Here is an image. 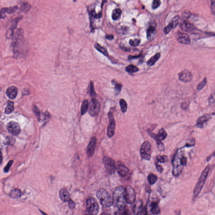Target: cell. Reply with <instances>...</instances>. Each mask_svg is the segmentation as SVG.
Wrapping results in <instances>:
<instances>
[{"label": "cell", "mask_w": 215, "mask_h": 215, "mask_svg": "<svg viewBox=\"0 0 215 215\" xmlns=\"http://www.w3.org/2000/svg\"><path fill=\"white\" fill-rule=\"evenodd\" d=\"M157 159L158 161L159 162L163 163L167 161L168 159V157L167 155H158L157 157Z\"/></svg>", "instance_id": "8d00e7d4"}, {"label": "cell", "mask_w": 215, "mask_h": 215, "mask_svg": "<svg viewBox=\"0 0 215 215\" xmlns=\"http://www.w3.org/2000/svg\"><path fill=\"white\" fill-rule=\"evenodd\" d=\"M126 71L128 72L134 73L138 72L139 69L137 66L133 65H129L125 68Z\"/></svg>", "instance_id": "4dcf8cb0"}, {"label": "cell", "mask_w": 215, "mask_h": 215, "mask_svg": "<svg viewBox=\"0 0 215 215\" xmlns=\"http://www.w3.org/2000/svg\"><path fill=\"white\" fill-rule=\"evenodd\" d=\"M109 123L108 127L107 135L109 137H111L114 135L115 128V122L113 115L111 112L108 113Z\"/></svg>", "instance_id": "4fadbf2b"}, {"label": "cell", "mask_w": 215, "mask_h": 215, "mask_svg": "<svg viewBox=\"0 0 215 215\" xmlns=\"http://www.w3.org/2000/svg\"><path fill=\"white\" fill-rule=\"evenodd\" d=\"M14 109V103L11 101H9L7 106L5 108V113L7 114H10L13 111Z\"/></svg>", "instance_id": "4316f807"}, {"label": "cell", "mask_w": 215, "mask_h": 215, "mask_svg": "<svg viewBox=\"0 0 215 215\" xmlns=\"http://www.w3.org/2000/svg\"><path fill=\"white\" fill-rule=\"evenodd\" d=\"M156 168L157 169V170L159 171V172H162L163 171V168L159 164L156 163Z\"/></svg>", "instance_id": "681fc988"}, {"label": "cell", "mask_w": 215, "mask_h": 215, "mask_svg": "<svg viewBox=\"0 0 215 215\" xmlns=\"http://www.w3.org/2000/svg\"><path fill=\"white\" fill-rule=\"evenodd\" d=\"M22 194V192L20 190L17 188H15L11 192L10 196L12 198H19L21 197Z\"/></svg>", "instance_id": "cb8c5ba5"}, {"label": "cell", "mask_w": 215, "mask_h": 215, "mask_svg": "<svg viewBox=\"0 0 215 215\" xmlns=\"http://www.w3.org/2000/svg\"><path fill=\"white\" fill-rule=\"evenodd\" d=\"M40 211L41 212L42 214V215H48L47 214H46V213H44V212H43V211H41V210H40Z\"/></svg>", "instance_id": "f5cc1de1"}, {"label": "cell", "mask_w": 215, "mask_h": 215, "mask_svg": "<svg viewBox=\"0 0 215 215\" xmlns=\"http://www.w3.org/2000/svg\"><path fill=\"white\" fill-rule=\"evenodd\" d=\"M140 40L139 39H135V40H129V43L131 46H137L139 45L140 43Z\"/></svg>", "instance_id": "ab89813d"}, {"label": "cell", "mask_w": 215, "mask_h": 215, "mask_svg": "<svg viewBox=\"0 0 215 215\" xmlns=\"http://www.w3.org/2000/svg\"><path fill=\"white\" fill-rule=\"evenodd\" d=\"M89 108V103L88 100H85L83 101L82 105L81 111L82 115H84L85 114Z\"/></svg>", "instance_id": "83f0119b"}, {"label": "cell", "mask_w": 215, "mask_h": 215, "mask_svg": "<svg viewBox=\"0 0 215 215\" xmlns=\"http://www.w3.org/2000/svg\"><path fill=\"white\" fill-rule=\"evenodd\" d=\"M31 8V5L28 3H23L21 6V10L24 12H27L29 11Z\"/></svg>", "instance_id": "d590c367"}, {"label": "cell", "mask_w": 215, "mask_h": 215, "mask_svg": "<svg viewBox=\"0 0 215 215\" xmlns=\"http://www.w3.org/2000/svg\"><path fill=\"white\" fill-rule=\"evenodd\" d=\"M160 56L161 54H159V53H158V54H155L154 56L152 57L148 61H147V64L148 65V66H152L153 65H154L155 62H157V61L159 60V58H160Z\"/></svg>", "instance_id": "d4e9b609"}, {"label": "cell", "mask_w": 215, "mask_h": 215, "mask_svg": "<svg viewBox=\"0 0 215 215\" xmlns=\"http://www.w3.org/2000/svg\"><path fill=\"white\" fill-rule=\"evenodd\" d=\"M122 85L119 83H116L115 84V92L116 94H119L121 90Z\"/></svg>", "instance_id": "b9f144b4"}, {"label": "cell", "mask_w": 215, "mask_h": 215, "mask_svg": "<svg viewBox=\"0 0 215 215\" xmlns=\"http://www.w3.org/2000/svg\"><path fill=\"white\" fill-rule=\"evenodd\" d=\"M89 92L91 96L92 97H94L96 96V93L94 89V85H93V82L92 81L90 82L89 86Z\"/></svg>", "instance_id": "e575fe53"}, {"label": "cell", "mask_w": 215, "mask_h": 215, "mask_svg": "<svg viewBox=\"0 0 215 215\" xmlns=\"http://www.w3.org/2000/svg\"><path fill=\"white\" fill-rule=\"evenodd\" d=\"M124 198L127 203L132 204L135 202L136 198L135 192L131 186H128L125 188Z\"/></svg>", "instance_id": "30bf717a"}, {"label": "cell", "mask_w": 215, "mask_h": 215, "mask_svg": "<svg viewBox=\"0 0 215 215\" xmlns=\"http://www.w3.org/2000/svg\"><path fill=\"white\" fill-rule=\"evenodd\" d=\"M7 128L9 132L13 135H18L21 132L20 125L15 121H11L9 122L7 125Z\"/></svg>", "instance_id": "7c38bea8"}, {"label": "cell", "mask_w": 215, "mask_h": 215, "mask_svg": "<svg viewBox=\"0 0 215 215\" xmlns=\"http://www.w3.org/2000/svg\"><path fill=\"white\" fill-rule=\"evenodd\" d=\"M15 140L11 137H7L5 139L4 143L6 145H12L15 144Z\"/></svg>", "instance_id": "836d02e7"}, {"label": "cell", "mask_w": 215, "mask_h": 215, "mask_svg": "<svg viewBox=\"0 0 215 215\" xmlns=\"http://www.w3.org/2000/svg\"><path fill=\"white\" fill-rule=\"evenodd\" d=\"M119 104L121 111L123 113H124L127 111V103L124 99H121L120 100Z\"/></svg>", "instance_id": "1f68e13d"}, {"label": "cell", "mask_w": 215, "mask_h": 215, "mask_svg": "<svg viewBox=\"0 0 215 215\" xmlns=\"http://www.w3.org/2000/svg\"><path fill=\"white\" fill-rule=\"evenodd\" d=\"M17 6H15L14 7H10L2 8L1 9V18H3L5 17V13H15L18 9Z\"/></svg>", "instance_id": "44dd1931"}, {"label": "cell", "mask_w": 215, "mask_h": 215, "mask_svg": "<svg viewBox=\"0 0 215 215\" xmlns=\"http://www.w3.org/2000/svg\"><path fill=\"white\" fill-rule=\"evenodd\" d=\"M103 161L106 171L108 174H112L115 172L116 166L114 160L110 157L106 156L103 159Z\"/></svg>", "instance_id": "9c48e42d"}, {"label": "cell", "mask_w": 215, "mask_h": 215, "mask_svg": "<svg viewBox=\"0 0 215 215\" xmlns=\"http://www.w3.org/2000/svg\"><path fill=\"white\" fill-rule=\"evenodd\" d=\"M101 215H108V214H106H106H103Z\"/></svg>", "instance_id": "db71d44e"}, {"label": "cell", "mask_w": 215, "mask_h": 215, "mask_svg": "<svg viewBox=\"0 0 215 215\" xmlns=\"http://www.w3.org/2000/svg\"><path fill=\"white\" fill-rule=\"evenodd\" d=\"M121 14V10L119 8L114 9L112 12V17L114 20H117L119 19Z\"/></svg>", "instance_id": "484cf974"}, {"label": "cell", "mask_w": 215, "mask_h": 215, "mask_svg": "<svg viewBox=\"0 0 215 215\" xmlns=\"http://www.w3.org/2000/svg\"><path fill=\"white\" fill-rule=\"evenodd\" d=\"M209 101L210 103H213L215 102V94H211V96L209 98Z\"/></svg>", "instance_id": "7dc6e473"}, {"label": "cell", "mask_w": 215, "mask_h": 215, "mask_svg": "<svg viewBox=\"0 0 215 215\" xmlns=\"http://www.w3.org/2000/svg\"><path fill=\"white\" fill-rule=\"evenodd\" d=\"M96 138L92 137L90 139L87 148V153L89 157H92L94 154L96 145Z\"/></svg>", "instance_id": "e0dca14e"}, {"label": "cell", "mask_w": 215, "mask_h": 215, "mask_svg": "<svg viewBox=\"0 0 215 215\" xmlns=\"http://www.w3.org/2000/svg\"><path fill=\"white\" fill-rule=\"evenodd\" d=\"M85 215H93L91 214H86Z\"/></svg>", "instance_id": "9f6ffc18"}, {"label": "cell", "mask_w": 215, "mask_h": 215, "mask_svg": "<svg viewBox=\"0 0 215 215\" xmlns=\"http://www.w3.org/2000/svg\"><path fill=\"white\" fill-rule=\"evenodd\" d=\"M59 196L60 198L64 202H69L70 200V195L69 192L66 189L63 188L59 192Z\"/></svg>", "instance_id": "7402d4cb"}, {"label": "cell", "mask_w": 215, "mask_h": 215, "mask_svg": "<svg viewBox=\"0 0 215 215\" xmlns=\"http://www.w3.org/2000/svg\"><path fill=\"white\" fill-rule=\"evenodd\" d=\"M156 34L155 28L152 26H151L147 28V36L148 40H151L153 39Z\"/></svg>", "instance_id": "603a6c76"}, {"label": "cell", "mask_w": 215, "mask_h": 215, "mask_svg": "<svg viewBox=\"0 0 215 215\" xmlns=\"http://www.w3.org/2000/svg\"><path fill=\"white\" fill-rule=\"evenodd\" d=\"M151 145L149 141H145L141 145L140 153L141 157L146 160H149L151 158Z\"/></svg>", "instance_id": "52a82bcc"}, {"label": "cell", "mask_w": 215, "mask_h": 215, "mask_svg": "<svg viewBox=\"0 0 215 215\" xmlns=\"http://www.w3.org/2000/svg\"><path fill=\"white\" fill-rule=\"evenodd\" d=\"M18 90L17 88L15 86L9 87L6 91V94L10 99H14L15 98L17 95Z\"/></svg>", "instance_id": "ffe728a7"}, {"label": "cell", "mask_w": 215, "mask_h": 215, "mask_svg": "<svg viewBox=\"0 0 215 215\" xmlns=\"http://www.w3.org/2000/svg\"><path fill=\"white\" fill-rule=\"evenodd\" d=\"M161 1L159 0H154L153 2L152 8L154 9H157L160 6Z\"/></svg>", "instance_id": "60d3db41"}, {"label": "cell", "mask_w": 215, "mask_h": 215, "mask_svg": "<svg viewBox=\"0 0 215 215\" xmlns=\"http://www.w3.org/2000/svg\"><path fill=\"white\" fill-rule=\"evenodd\" d=\"M211 118V115L206 113L200 117L197 120L196 126L199 128H202L205 123L208 122Z\"/></svg>", "instance_id": "d6986e66"}, {"label": "cell", "mask_w": 215, "mask_h": 215, "mask_svg": "<svg viewBox=\"0 0 215 215\" xmlns=\"http://www.w3.org/2000/svg\"><path fill=\"white\" fill-rule=\"evenodd\" d=\"M178 77L179 80L186 83L190 82L192 80V74L189 70L185 69L179 74Z\"/></svg>", "instance_id": "9a60e30c"}, {"label": "cell", "mask_w": 215, "mask_h": 215, "mask_svg": "<svg viewBox=\"0 0 215 215\" xmlns=\"http://www.w3.org/2000/svg\"><path fill=\"white\" fill-rule=\"evenodd\" d=\"M213 155H214V156H215V150L214 151V153H213Z\"/></svg>", "instance_id": "11a10c76"}, {"label": "cell", "mask_w": 215, "mask_h": 215, "mask_svg": "<svg viewBox=\"0 0 215 215\" xmlns=\"http://www.w3.org/2000/svg\"><path fill=\"white\" fill-rule=\"evenodd\" d=\"M210 169V166H208L202 171L200 177L199 179L198 183L194 187L193 191L194 198H196L201 191L202 189V187L204 186V184H205V181H206L207 177Z\"/></svg>", "instance_id": "5b68a950"}, {"label": "cell", "mask_w": 215, "mask_h": 215, "mask_svg": "<svg viewBox=\"0 0 215 215\" xmlns=\"http://www.w3.org/2000/svg\"><path fill=\"white\" fill-rule=\"evenodd\" d=\"M22 17H19L16 18L14 19L12 22V24L11 26L10 27L9 30H8L7 33V38H10L12 37L14 34V30L16 29L17 25L19 21L22 18Z\"/></svg>", "instance_id": "ac0fdd59"}, {"label": "cell", "mask_w": 215, "mask_h": 215, "mask_svg": "<svg viewBox=\"0 0 215 215\" xmlns=\"http://www.w3.org/2000/svg\"><path fill=\"white\" fill-rule=\"evenodd\" d=\"M183 154L178 150L174 155L172 159L173 166V175L176 177L181 175L183 169L184 165L182 162V158Z\"/></svg>", "instance_id": "7a4b0ae2"}, {"label": "cell", "mask_w": 215, "mask_h": 215, "mask_svg": "<svg viewBox=\"0 0 215 215\" xmlns=\"http://www.w3.org/2000/svg\"><path fill=\"white\" fill-rule=\"evenodd\" d=\"M106 38L108 39V40H112L113 38V36L112 35H107L106 36Z\"/></svg>", "instance_id": "816d5d0a"}, {"label": "cell", "mask_w": 215, "mask_h": 215, "mask_svg": "<svg viewBox=\"0 0 215 215\" xmlns=\"http://www.w3.org/2000/svg\"><path fill=\"white\" fill-rule=\"evenodd\" d=\"M195 144V141L194 139H191L190 141H188V143H186L185 146L186 147H192L194 146Z\"/></svg>", "instance_id": "f6af8a7d"}, {"label": "cell", "mask_w": 215, "mask_h": 215, "mask_svg": "<svg viewBox=\"0 0 215 215\" xmlns=\"http://www.w3.org/2000/svg\"><path fill=\"white\" fill-rule=\"evenodd\" d=\"M152 213L154 215L159 214L160 212V210L156 203H153L152 205Z\"/></svg>", "instance_id": "d6a6232c"}, {"label": "cell", "mask_w": 215, "mask_h": 215, "mask_svg": "<svg viewBox=\"0 0 215 215\" xmlns=\"http://www.w3.org/2000/svg\"><path fill=\"white\" fill-rule=\"evenodd\" d=\"M211 13L215 16V1H211L210 4Z\"/></svg>", "instance_id": "ee69618b"}, {"label": "cell", "mask_w": 215, "mask_h": 215, "mask_svg": "<svg viewBox=\"0 0 215 215\" xmlns=\"http://www.w3.org/2000/svg\"><path fill=\"white\" fill-rule=\"evenodd\" d=\"M207 83V80L206 78H205L201 82H200L198 85V87H197V89L198 90H201L203 88L206 86V84Z\"/></svg>", "instance_id": "f35d334b"}, {"label": "cell", "mask_w": 215, "mask_h": 215, "mask_svg": "<svg viewBox=\"0 0 215 215\" xmlns=\"http://www.w3.org/2000/svg\"><path fill=\"white\" fill-rule=\"evenodd\" d=\"M68 206L70 208L73 209L75 208V203L72 200H70L68 202Z\"/></svg>", "instance_id": "bcb514c9"}, {"label": "cell", "mask_w": 215, "mask_h": 215, "mask_svg": "<svg viewBox=\"0 0 215 215\" xmlns=\"http://www.w3.org/2000/svg\"><path fill=\"white\" fill-rule=\"evenodd\" d=\"M97 196L100 200V204L104 207H110L113 205V197L104 188H101L98 191Z\"/></svg>", "instance_id": "3957f363"}, {"label": "cell", "mask_w": 215, "mask_h": 215, "mask_svg": "<svg viewBox=\"0 0 215 215\" xmlns=\"http://www.w3.org/2000/svg\"><path fill=\"white\" fill-rule=\"evenodd\" d=\"M13 161H10L9 162L8 164H7V166L5 167L4 169V171L6 173H7L9 170L10 169L11 167L12 166V164H13Z\"/></svg>", "instance_id": "7bdbcfd3"}, {"label": "cell", "mask_w": 215, "mask_h": 215, "mask_svg": "<svg viewBox=\"0 0 215 215\" xmlns=\"http://www.w3.org/2000/svg\"><path fill=\"white\" fill-rule=\"evenodd\" d=\"M174 28H175V27H174V25H173L172 22H171L167 27H166L164 28V32L165 34H167L169 33L170 31H171V29Z\"/></svg>", "instance_id": "74e56055"}, {"label": "cell", "mask_w": 215, "mask_h": 215, "mask_svg": "<svg viewBox=\"0 0 215 215\" xmlns=\"http://www.w3.org/2000/svg\"><path fill=\"white\" fill-rule=\"evenodd\" d=\"M100 102L97 99L92 98L90 102L89 107V113L92 116L98 115L100 111Z\"/></svg>", "instance_id": "8fae6325"}, {"label": "cell", "mask_w": 215, "mask_h": 215, "mask_svg": "<svg viewBox=\"0 0 215 215\" xmlns=\"http://www.w3.org/2000/svg\"><path fill=\"white\" fill-rule=\"evenodd\" d=\"M125 189L122 186H119L115 188L113 196V205L118 210L125 208V201L124 198Z\"/></svg>", "instance_id": "6da1fadb"}, {"label": "cell", "mask_w": 215, "mask_h": 215, "mask_svg": "<svg viewBox=\"0 0 215 215\" xmlns=\"http://www.w3.org/2000/svg\"><path fill=\"white\" fill-rule=\"evenodd\" d=\"M188 103H186V102H184V103H182L181 105V108H182L183 109H186L188 107Z\"/></svg>", "instance_id": "c3c4849f"}, {"label": "cell", "mask_w": 215, "mask_h": 215, "mask_svg": "<svg viewBox=\"0 0 215 215\" xmlns=\"http://www.w3.org/2000/svg\"><path fill=\"white\" fill-rule=\"evenodd\" d=\"M179 26L183 31L188 33H193L196 30L195 27L186 20L182 21L180 23Z\"/></svg>", "instance_id": "2e32d148"}, {"label": "cell", "mask_w": 215, "mask_h": 215, "mask_svg": "<svg viewBox=\"0 0 215 215\" xmlns=\"http://www.w3.org/2000/svg\"><path fill=\"white\" fill-rule=\"evenodd\" d=\"M24 40L23 30L19 29L14 35L12 42V48L14 53L16 55L18 54L19 53L20 47L23 45Z\"/></svg>", "instance_id": "277c9868"}, {"label": "cell", "mask_w": 215, "mask_h": 215, "mask_svg": "<svg viewBox=\"0 0 215 215\" xmlns=\"http://www.w3.org/2000/svg\"><path fill=\"white\" fill-rule=\"evenodd\" d=\"M190 15V13L189 11H184V13H183L184 17L186 19H188Z\"/></svg>", "instance_id": "f907efd6"}, {"label": "cell", "mask_w": 215, "mask_h": 215, "mask_svg": "<svg viewBox=\"0 0 215 215\" xmlns=\"http://www.w3.org/2000/svg\"><path fill=\"white\" fill-rule=\"evenodd\" d=\"M176 38L179 42L182 44L189 45L190 43V39L187 34L177 32L176 34Z\"/></svg>", "instance_id": "5bb4252c"}, {"label": "cell", "mask_w": 215, "mask_h": 215, "mask_svg": "<svg viewBox=\"0 0 215 215\" xmlns=\"http://www.w3.org/2000/svg\"><path fill=\"white\" fill-rule=\"evenodd\" d=\"M95 47L97 50H98V51H100L104 55L106 56L108 55V52L107 49L105 47H102L98 43H96L95 44Z\"/></svg>", "instance_id": "f1b7e54d"}, {"label": "cell", "mask_w": 215, "mask_h": 215, "mask_svg": "<svg viewBox=\"0 0 215 215\" xmlns=\"http://www.w3.org/2000/svg\"><path fill=\"white\" fill-rule=\"evenodd\" d=\"M157 179H158L157 177L153 174H150L147 177V179H148L149 184L151 185L154 184L157 181Z\"/></svg>", "instance_id": "f546056e"}, {"label": "cell", "mask_w": 215, "mask_h": 215, "mask_svg": "<svg viewBox=\"0 0 215 215\" xmlns=\"http://www.w3.org/2000/svg\"><path fill=\"white\" fill-rule=\"evenodd\" d=\"M116 170L119 175L125 180H128L130 179V170L124 164L119 162L116 166Z\"/></svg>", "instance_id": "ba28073f"}, {"label": "cell", "mask_w": 215, "mask_h": 215, "mask_svg": "<svg viewBox=\"0 0 215 215\" xmlns=\"http://www.w3.org/2000/svg\"><path fill=\"white\" fill-rule=\"evenodd\" d=\"M87 210L89 214L96 215L98 214L99 211V206L96 200L92 197H90L86 202Z\"/></svg>", "instance_id": "8992f818"}]
</instances>
